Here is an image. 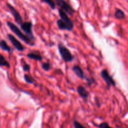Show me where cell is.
I'll return each mask as SVG.
<instances>
[{"instance_id": "1", "label": "cell", "mask_w": 128, "mask_h": 128, "mask_svg": "<svg viewBox=\"0 0 128 128\" xmlns=\"http://www.w3.org/2000/svg\"><path fill=\"white\" fill-rule=\"evenodd\" d=\"M60 14V19L56 22L58 28L61 30H66V31H71L74 28L73 22L69 18L67 14L60 9L58 11Z\"/></svg>"}, {"instance_id": "21", "label": "cell", "mask_w": 128, "mask_h": 128, "mask_svg": "<svg viewBox=\"0 0 128 128\" xmlns=\"http://www.w3.org/2000/svg\"><path fill=\"white\" fill-rule=\"evenodd\" d=\"M88 85L91 86L92 84L94 83V80L93 78L89 79V80H88Z\"/></svg>"}, {"instance_id": "20", "label": "cell", "mask_w": 128, "mask_h": 128, "mask_svg": "<svg viewBox=\"0 0 128 128\" xmlns=\"http://www.w3.org/2000/svg\"><path fill=\"white\" fill-rule=\"evenodd\" d=\"M98 127L99 128H112L111 126H110V125L107 122H102L99 125Z\"/></svg>"}, {"instance_id": "14", "label": "cell", "mask_w": 128, "mask_h": 128, "mask_svg": "<svg viewBox=\"0 0 128 128\" xmlns=\"http://www.w3.org/2000/svg\"><path fill=\"white\" fill-rule=\"evenodd\" d=\"M0 66H4V67L6 68L10 67V63L8 62V61L1 54H0Z\"/></svg>"}, {"instance_id": "6", "label": "cell", "mask_w": 128, "mask_h": 128, "mask_svg": "<svg viewBox=\"0 0 128 128\" xmlns=\"http://www.w3.org/2000/svg\"><path fill=\"white\" fill-rule=\"evenodd\" d=\"M101 76L102 77V78L103 79V80L105 81L106 84H107L109 87H110V86H116V82H115L114 80H113L112 76H110L108 71L106 70H103L101 71Z\"/></svg>"}, {"instance_id": "13", "label": "cell", "mask_w": 128, "mask_h": 128, "mask_svg": "<svg viewBox=\"0 0 128 128\" xmlns=\"http://www.w3.org/2000/svg\"><path fill=\"white\" fill-rule=\"evenodd\" d=\"M115 18L119 20H121V19H123L125 17L124 12L122 11L120 9H116V11H115L114 13Z\"/></svg>"}, {"instance_id": "5", "label": "cell", "mask_w": 128, "mask_h": 128, "mask_svg": "<svg viewBox=\"0 0 128 128\" xmlns=\"http://www.w3.org/2000/svg\"><path fill=\"white\" fill-rule=\"evenodd\" d=\"M56 1L58 6L60 7V9L64 11L67 14L72 15L74 13L75 11L74 9L64 0H57Z\"/></svg>"}, {"instance_id": "8", "label": "cell", "mask_w": 128, "mask_h": 128, "mask_svg": "<svg viewBox=\"0 0 128 128\" xmlns=\"http://www.w3.org/2000/svg\"><path fill=\"white\" fill-rule=\"evenodd\" d=\"M8 38L10 40V42H11V44H12V46L15 48L16 50L19 51H23L24 50V47L22 46V44L21 43L20 41L17 40L14 36H13L11 34H8Z\"/></svg>"}, {"instance_id": "11", "label": "cell", "mask_w": 128, "mask_h": 128, "mask_svg": "<svg viewBox=\"0 0 128 128\" xmlns=\"http://www.w3.org/2000/svg\"><path fill=\"white\" fill-rule=\"evenodd\" d=\"M27 57L28 58L31 59V60H35V61H41L42 60V57L40 54L39 53H36V52H30L27 54Z\"/></svg>"}, {"instance_id": "2", "label": "cell", "mask_w": 128, "mask_h": 128, "mask_svg": "<svg viewBox=\"0 0 128 128\" xmlns=\"http://www.w3.org/2000/svg\"><path fill=\"white\" fill-rule=\"evenodd\" d=\"M6 23H7L8 26V27L10 28V30H11V31H12L14 34H15L20 40H22V41H24V42L25 43L27 44L33 46V41L31 40V39H30L28 36H26L25 34H24L16 25H15L14 24L12 23V22H10V21H7Z\"/></svg>"}, {"instance_id": "7", "label": "cell", "mask_w": 128, "mask_h": 128, "mask_svg": "<svg viewBox=\"0 0 128 128\" xmlns=\"http://www.w3.org/2000/svg\"><path fill=\"white\" fill-rule=\"evenodd\" d=\"M6 6H7L8 8L9 9L10 11L11 12V13L12 14V16L14 18L15 21H16V23H18V24L21 25L22 23V19L21 17V14H20V12L13 7L11 4H10L7 3L6 4Z\"/></svg>"}, {"instance_id": "10", "label": "cell", "mask_w": 128, "mask_h": 128, "mask_svg": "<svg viewBox=\"0 0 128 128\" xmlns=\"http://www.w3.org/2000/svg\"><path fill=\"white\" fill-rule=\"evenodd\" d=\"M72 71L74 72L75 74L79 78L81 79V80H83L84 78V73L83 71L81 69V68L78 65H74V66L72 67Z\"/></svg>"}, {"instance_id": "18", "label": "cell", "mask_w": 128, "mask_h": 128, "mask_svg": "<svg viewBox=\"0 0 128 128\" xmlns=\"http://www.w3.org/2000/svg\"><path fill=\"white\" fill-rule=\"evenodd\" d=\"M22 69H23L24 71H25V72H29V71H30L31 67H30V66L28 64L24 62V63H22Z\"/></svg>"}, {"instance_id": "12", "label": "cell", "mask_w": 128, "mask_h": 128, "mask_svg": "<svg viewBox=\"0 0 128 128\" xmlns=\"http://www.w3.org/2000/svg\"><path fill=\"white\" fill-rule=\"evenodd\" d=\"M0 48H1L3 51H7V52H10L11 51V48L8 45L7 42H6L4 40H1V41H0Z\"/></svg>"}, {"instance_id": "15", "label": "cell", "mask_w": 128, "mask_h": 128, "mask_svg": "<svg viewBox=\"0 0 128 128\" xmlns=\"http://www.w3.org/2000/svg\"><path fill=\"white\" fill-rule=\"evenodd\" d=\"M24 79L25 81L28 84H33L34 81L32 76H30V74H27L24 75Z\"/></svg>"}, {"instance_id": "22", "label": "cell", "mask_w": 128, "mask_h": 128, "mask_svg": "<svg viewBox=\"0 0 128 128\" xmlns=\"http://www.w3.org/2000/svg\"><path fill=\"white\" fill-rule=\"evenodd\" d=\"M56 1H57V0H56Z\"/></svg>"}, {"instance_id": "3", "label": "cell", "mask_w": 128, "mask_h": 128, "mask_svg": "<svg viewBox=\"0 0 128 128\" xmlns=\"http://www.w3.org/2000/svg\"><path fill=\"white\" fill-rule=\"evenodd\" d=\"M58 51L61 58L64 61L66 62H71L73 60V56L71 51L62 44L60 43L58 44Z\"/></svg>"}, {"instance_id": "17", "label": "cell", "mask_w": 128, "mask_h": 128, "mask_svg": "<svg viewBox=\"0 0 128 128\" xmlns=\"http://www.w3.org/2000/svg\"><path fill=\"white\" fill-rule=\"evenodd\" d=\"M41 68L45 71H48L51 69V64H50V62H45L42 64Z\"/></svg>"}, {"instance_id": "9", "label": "cell", "mask_w": 128, "mask_h": 128, "mask_svg": "<svg viewBox=\"0 0 128 128\" xmlns=\"http://www.w3.org/2000/svg\"><path fill=\"white\" fill-rule=\"evenodd\" d=\"M77 92L79 96L83 100H87L89 96V92L86 91L84 87L82 86H79L77 88Z\"/></svg>"}, {"instance_id": "19", "label": "cell", "mask_w": 128, "mask_h": 128, "mask_svg": "<svg viewBox=\"0 0 128 128\" xmlns=\"http://www.w3.org/2000/svg\"><path fill=\"white\" fill-rule=\"evenodd\" d=\"M73 125L74 128H86L84 126H82L80 122H79L77 121H74Z\"/></svg>"}, {"instance_id": "4", "label": "cell", "mask_w": 128, "mask_h": 128, "mask_svg": "<svg viewBox=\"0 0 128 128\" xmlns=\"http://www.w3.org/2000/svg\"><path fill=\"white\" fill-rule=\"evenodd\" d=\"M32 24L31 21H26V22H22L21 24V28L22 31L24 32L25 34L28 36L31 40L34 41V37L33 32L32 30Z\"/></svg>"}, {"instance_id": "16", "label": "cell", "mask_w": 128, "mask_h": 128, "mask_svg": "<svg viewBox=\"0 0 128 128\" xmlns=\"http://www.w3.org/2000/svg\"><path fill=\"white\" fill-rule=\"evenodd\" d=\"M41 1L45 3L48 4L52 10H54L55 8H56V4L52 0H41Z\"/></svg>"}]
</instances>
